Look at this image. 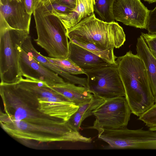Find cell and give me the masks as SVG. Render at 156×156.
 Returning a JSON list of instances; mask_svg holds the SVG:
<instances>
[{"mask_svg": "<svg viewBox=\"0 0 156 156\" xmlns=\"http://www.w3.org/2000/svg\"><path fill=\"white\" fill-rule=\"evenodd\" d=\"M117 58L125 97L131 113L139 117L155 104L147 70L141 59L131 51Z\"/></svg>", "mask_w": 156, "mask_h": 156, "instance_id": "6da1fadb", "label": "cell"}, {"mask_svg": "<svg viewBox=\"0 0 156 156\" xmlns=\"http://www.w3.org/2000/svg\"><path fill=\"white\" fill-rule=\"evenodd\" d=\"M1 128L12 137L21 140L41 142L58 141L89 143L91 138L81 135L72 129L67 122L58 124H41L17 120L5 112L0 113Z\"/></svg>", "mask_w": 156, "mask_h": 156, "instance_id": "7a4b0ae2", "label": "cell"}, {"mask_svg": "<svg viewBox=\"0 0 156 156\" xmlns=\"http://www.w3.org/2000/svg\"><path fill=\"white\" fill-rule=\"evenodd\" d=\"M33 14L37 38L34 41L43 48L49 57L67 58L69 42L67 30L60 20L51 12L42 0H38Z\"/></svg>", "mask_w": 156, "mask_h": 156, "instance_id": "3957f363", "label": "cell"}, {"mask_svg": "<svg viewBox=\"0 0 156 156\" xmlns=\"http://www.w3.org/2000/svg\"><path fill=\"white\" fill-rule=\"evenodd\" d=\"M0 94L4 112L17 120L41 124H58L64 121L40 112L38 98L16 83H0Z\"/></svg>", "mask_w": 156, "mask_h": 156, "instance_id": "277c9868", "label": "cell"}, {"mask_svg": "<svg viewBox=\"0 0 156 156\" xmlns=\"http://www.w3.org/2000/svg\"><path fill=\"white\" fill-rule=\"evenodd\" d=\"M69 41L91 43L104 49L119 48L126 41L123 28L115 21L107 22L94 13L67 30Z\"/></svg>", "mask_w": 156, "mask_h": 156, "instance_id": "5b68a950", "label": "cell"}, {"mask_svg": "<svg viewBox=\"0 0 156 156\" xmlns=\"http://www.w3.org/2000/svg\"><path fill=\"white\" fill-rule=\"evenodd\" d=\"M29 33L12 28L0 14V83H16L23 78L19 65V51Z\"/></svg>", "mask_w": 156, "mask_h": 156, "instance_id": "8992f818", "label": "cell"}, {"mask_svg": "<svg viewBox=\"0 0 156 156\" xmlns=\"http://www.w3.org/2000/svg\"><path fill=\"white\" fill-rule=\"evenodd\" d=\"M98 138L108 144L106 149L156 150V131L149 129H104Z\"/></svg>", "mask_w": 156, "mask_h": 156, "instance_id": "52a82bcc", "label": "cell"}, {"mask_svg": "<svg viewBox=\"0 0 156 156\" xmlns=\"http://www.w3.org/2000/svg\"><path fill=\"white\" fill-rule=\"evenodd\" d=\"M84 71L87 76V88L94 96L105 100L125 97L116 64Z\"/></svg>", "mask_w": 156, "mask_h": 156, "instance_id": "ba28073f", "label": "cell"}, {"mask_svg": "<svg viewBox=\"0 0 156 156\" xmlns=\"http://www.w3.org/2000/svg\"><path fill=\"white\" fill-rule=\"evenodd\" d=\"M131 112L125 97L105 100L94 112L95 120L92 126L87 128L97 130L116 129L126 127Z\"/></svg>", "mask_w": 156, "mask_h": 156, "instance_id": "9c48e42d", "label": "cell"}, {"mask_svg": "<svg viewBox=\"0 0 156 156\" xmlns=\"http://www.w3.org/2000/svg\"><path fill=\"white\" fill-rule=\"evenodd\" d=\"M112 11L116 21L126 25L146 29L150 10L140 0H114Z\"/></svg>", "mask_w": 156, "mask_h": 156, "instance_id": "30bf717a", "label": "cell"}, {"mask_svg": "<svg viewBox=\"0 0 156 156\" xmlns=\"http://www.w3.org/2000/svg\"><path fill=\"white\" fill-rule=\"evenodd\" d=\"M19 65L22 76L48 84L63 83V78L47 69L21 48L19 51Z\"/></svg>", "mask_w": 156, "mask_h": 156, "instance_id": "8fae6325", "label": "cell"}, {"mask_svg": "<svg viewBox=\"0 0 156 156\" xmlns=\"http://www.w3.org/2000/svg\"><path fill=\"white\" fill-rule=\"evenodd\" d=\"M0 14L12 28L30 32L31 16L26 11L24 0H0Z\"/></svg>", "mask_w": 156, "mask_h": 156, "instance_id": "7c38bea8", "label": "cell"}, {"mask_svg": "<svg viewBox=\"0 0 156 156\" xmlns=\"http://www.w3.org/2000/svg\"><path fill=\"white\" fill-rule=\"evenodd\" d=\"M38 110L43 113L67 122L79 107L69 101L57 98H38Z\"/></svg>", "mask_w": 156, "mask_h": 156, "instance_id": "4fadbf2b", "label": "cell"}, {"mask_svg": "<svg viewBox=\"0 0 156 156\" xmlns=\"http://www.w3.org/2000/svg\"><path fill=\"white\" fill-rule=\"evenodd\" d=\"M68 58L84 71L111 64L83 47L69 41Z\"/></svg>", "mask_w": 156, "mask_h": 156, "instance_id": "5bb4252c", "label": "cell"}, {"mask_svg": "<svg viewBox=\"0 0 156 156\" xmlns=\"http://www.w3.org/2000/svg\"><path fill=\"white\" fill-rule=\"evenodd\" d=\"M94 0H76L75 7L68 13H61L49 9L52 14L60 20L67 30L94 14Z\"/></svg>", "mask_w": 156, "mask_h": 156, "instance_id": "9a60e30c", "label": "cell"}, {"mask_svg": "<svg viewBox=\"0 0 156 156\" xmlns=\"http://www.w3.org/2000/svg\"><path fill=\"white\" fill-rule=\"evenodd\" d=\"M22 48L42 65L51 71L58 74L64 79L66 82L77 84L84 86L86 83L85 78H80L73 75L66 73L61 70L57 66L50 62L46 57L38 52L33 46L30 36L29 35L22 45Z\"/></svg>", "mask_w": 156, "mask_h": 156, "instance_id": "2e32d148", "label": "cell"}, {"mask_svg": "<svg viewBox=\"0 0 156 156\" xmlns=\"http://www.w3.org/2000/svg\"><path fill=\"white\" fill-rule=\"evenodd\" d=\"M48 85L69 101L79 107L89 102L94 96L88 88L76 86L67 82Z\"/></svg>", "mask_w": 156, "mask_h": 156, "instance_id": "e0dca14e", "label": "cell"}, {"mask_svg": "<svg viewBox=\"0 0 156 156\" xmlns=\"http://www.w3.org/2000/svg\"><path fill=\"white\" fill-rule=\"evenodd\" d=\"M136 50V54L143 61L147 70L155 101L156 98V58L151 52L141 35L137 39Z\"/></svg>", "mask_w": 156, "mask_h": 156, "instance_id": "ac0fdd59", "label": "cell"}, {"mask_svg": "<svg viewBox=\"0 0 156 156\" xmlns=\"http://www.w3.org/2000/svg\"><path fill=\"white\" fill-rule=\"evenodd\" d=\"M16 84L18 86L30 92L38 98L55 97L67 100L44 82L22 78Z\"/></svg>", "mask_w": 156, "mask_h": 156, "instance_id": "d6986e66", "label": "cell"}, {"mask_svg": "<svg viewBox=\"0 0 156 156\" xmlns=\"http://www.w3.org/2000/svg\"><path fill=\"white\" fill-rule=\"evenodd\" d=\"M70 41L89 51L111 64H115L117 57L114 55L113 48L104 49L91 43L75 40Z\"/></svg>", "mask_w": 156, "mask_h": 156, "instance_id": "ffe728a7", "label": "cell"}, {"mask_svg": "<svg viewBox=\"0 0 156 156\" xmlns=\"http://www.w3.org/2000/svg\"><path fill=\"white\" fill-rule=\"evenodd\" d=\"M114 0H94V11L102 20L107 22L115 21L112 11Z\"/></svg>", "mask_w": 156, "mask_h": 156, "instance_id": "44dd1931", "label": "cell"}, {"mask_svg": "<svg viewBox=\"0 0 156 156\" xmlns=\"http://www.w3.org/2000/svg\"><path fill=\"white\" fill-rule=\"evenodd\" d=\"M51 62L57 66L63 72L72 75L85 74L84 71L68 58H56L46 57Z\"/></svg>", "mask_w": 156, "mask_h": 156, "instance_id": "7402d4cb", "label": "cell"}, {"mask_svg": "<svg viewBox=\"0 0 156 156\" xmlns=\"http://www.w3.org/2000/svg\"><path fill=\"white\" fill-rule=\"evenodd\" d=\"M105 100L94 95L92 99L89 102L79 106L77 111L82 115L83 121L88 117L93 115L94 112Z\"/></svg>", "mask_w": 156, "mask_h": 156, "instance_id": "603a6c76", "label": "cell"}, {"mask_svg": "<svg viewBox=\"0 0 156 156\" xmlns=\"http://www.w3.org/2000/svg\"><path fill=\"white\" fill-rule=\"evenodd\" d=\"M138 119L143 121L149 128L156 127V104L139 117Z\"/></svg>", "mask_w": 156, "mask_h": 156, "instance_id": "cb8c5ba5", "label": "cell"}, {"mask_svg": "<svg viewBox=\"0 0 156 156\" xmlns=\"http://www.w3.org/2000/svg\"><path fill=\"white\" fill-rule=\"evenodd\" d=\"M47 7L50 10H54L62 13H68L73 9L57 2L53 0H42Z\"/></svg>", "mask_w": 156, "mask_h": 156, "instance_id": "d4e9b609", "label": "cell"}, {"mask_svg": "<svg viewBox=\"0 0 156 156\" xmlns=\"http://www.w3.org/2000/svg\"><path fill=\"white\" fill-rule=\"evenodd\" d=\"M141 35L151 52L156 58V34L142 33Z\"/></svg>", "mask_w": 156, "mask_h": 156, "instance_id": "484cf974", "label": "cell"}, {"mask_svg": "<svg viewBox=\"0 0 156 156\" xmlns=\"http://www.w3.org/2000/svg\"><path fill=\"white\" fill-rule=\"evenodd\" d=\"M146 29L150 34H156V5L152 10H150Z\"/></svg>", "mask_w": 156, "mask_h": 156, "instance_id": "4316f807", "label": "cell"}, {"mask_svg": "<svg viewBox=\"0 0 156 156\" xmlns=\"http://www.w3.org/2000/svg\"><path fill=\"white\" fill-rule=\"evenodd\" d=\"M83 122L82 116L77 110L67 122L72 129L79 131Z\"/></svg>", "mask_w": 156, "mask_h": 156, "instance_id": "83f0119b", "label": "cell"}, {"mask_svg": "<svg viewBox=\"0 0 156 156\" xmlns=\"http://www.w3.org/2000/svg\"><path fill=\"white\" fill-rule=\"evenodd\" d=\"M38 0H24V5L27 12L31 16L33 13L36 3Z\"/></svg>", "mask_w": 156, "mask_h": 156, "instance_id": "f1b7e54d", "label": "cell"}, {"mask_svg": "<svg viewBox=\"0 0 156 156\" xmlns=\"http://www.w3.org/2000/svg\"><path fill=\"white\" fill-rule=\"evenodd\" d=\"M65 5L73 9L74 8L76 5V0H53Z\"/></svg>", "mask_w": 156, "mask_h": 156, "instance_id": "f546056e", "label": "cell"}, {"mask_svg": "<svg viewBox=\"0 0 156 156\" xmlns=\"http://www.w3.org/2000/svg\"><path fill=\"white\" fill-rule=\"evenodd\" d=\"M145 1H146L149 3H151L154 2H156V0H143Z\"/></svg>", "mask_w": 156, "mask_h": 156, "instance_id": "4dcf8cb0", "label": "cell"}, {"mask_svg": "<svg viewBox=\"0 0 156 156\" xmlns=\"http://www.w3.org/2000/svg\"><path fill=\"white\" fill-rule=\"evenodd\" d=\"M149 129V130H151L156 131V127L154 128H150Z\"/></svg>", "mask_w": 156, "mask_h": 156, "instance_id": "1f68e13d", "label": "cell"}, {"mask_svg": "<svg viewBox=\"0 0 156 156\" xmlns=\"http://www.w3.org/2000/svg\"><path fill=\"white\" fill-rule=\"evenodd\" d=\"M155 104H156V98L155 100Z\"/></svg>", "mask_w": 156, "mask_h": 156, "instance_id": "d6a6232c", "label": "cell"}, {"mask_svg": "<svg viewBox=\"0 0 156 156\" xmlns=\"http://www.w3.org/2000/svg\"><path fill=\"white\" fill-rule=\"evenodd\" d=\"M17 1H21L22 0H17Z\"/></svg>", "mask_w": 156, "mask_h": 156, "instance_id": "836d02e7", "label": "cell"}]
</instances>
